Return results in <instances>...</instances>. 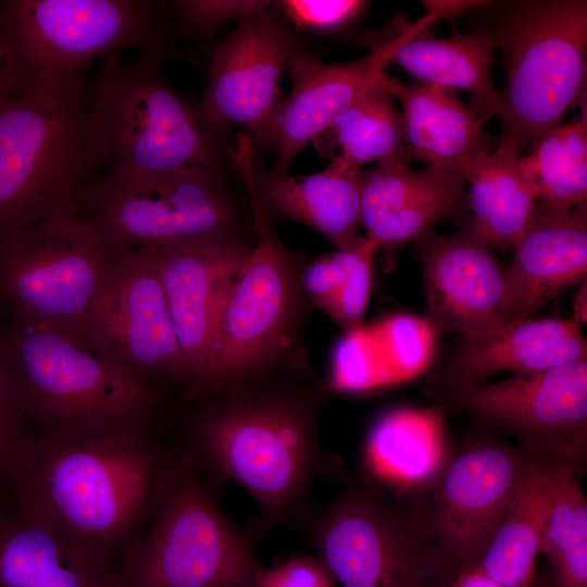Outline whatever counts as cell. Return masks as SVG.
<instances>
[{"mask_svg":"<svg viewBox=\"0 0 587 587\" xmlns=\"http://www.w3.org/2000/svg\"><path fill=\"white\" fill-rule=\"evenodd\" d=\"M530 180L537 202L554 210L567 211L587 199V110L580 117L555 126L520 157Z\"/></svg>","mask_w":587,"mask_h":587,"instance_id":"32","label":"cell"},{"mask_svg":"<svg viewBox=\"0 0 587 587\" xmlns=\"http://www.w3.org/2000/svg\"><path fill=\"white\" fill-rule=\"evenodd\" d=\"M1 587H126L116 560L18 514L0 521Z\"/></svg>","mask_w":587,"mask_h":587,"instance_id":"25","label":"cell"},{"mask_svg":"<svg viewBox=\"0 0 587 587\" xmlns=\"http://www.w3.org/2000/svg\"><path fill=\"white\" fill-rule=\"evenodd\" d=\"M533 460L516 446L475 439L452 452L436 482L405 503L458 569L476 563Z\"/></svg>","mask_w":587,"mask_h":587,"instance_id":"14","label":"cell"},{"mask_svg":"<svg viewBox=\"0 0 587 587\" xmlns=\"http://www.w3.org/2000/svg\"><path fill=\"white\" fill-rule=\"evenodd\" d=\"M377 251L374 242L362 237L357 245L330 254L338 271V284L322 310L346 333L362 328L373 284V259Z\"/></svg>","mask_w":587,"mask_h":587,"instance_id":"33","label":"cell"},{"mask_svg":"<svg viewBox=\"0 0 587 587\" xmlns=\"http://www.w3.org/2000/svg\"><path fill=\"white\" fill-rule=\"evenodd\" d=\"M224 173L186 166L116 179L102 174L78 189L75 205L116 252L240 237Z\"/></svg>","mask_w":587,"mask_h":587,"instance_id":"9","label":"cell"},{"mask_svg":"<svg viewBox=\"0 0 587 587\" xmlns=\"http://www.w3.org/2000/svg\"><path fill=\"white\" fill-rule=\"evenodd\" d=\"M248 191L257 241L218 314L207 392L239 389L286 348L298 310L300 276L276 237L253 183V160L235 163Z\"/></svg>","mask_w":587,"mask_h":587,"instance_id":"12","label":"cell"},{"mask_svg":"<svg viewBox=\"0 0 587 587\" xmlns=\"http://www.w3.org/2000/svg\"><path fill=\"white\" fill-rule=\"evenodd\" d=\"M390 382L371 332L346 333L336 346L330 385L337 390L358 391Z\"/></svg>","mask_w":587,"mask_h":587,"instance_id":"35","label":"cell"},{"mask_svg":"<svg viewBox=\"0 0 587 587\" xmlns=\"http://www.w3.org/2000/svg\"><path fill=\"white\" fill-rule=\"evenodd\" d=\"M1 587V586H0Z\"/></svg>","mask_w":587,"mask_h":587,"instance_id":"47","label":"cell"},{"mask_svg":"<svg viewBox=\"0 0 587 587\" xmlns=\"http://www.w3.org/2000/svg\"><path fill=\"white\" fill-rule=\"evenodd\" d=\"M383 89L400 101L405 147L426 167L462 175L465 159L496 149L497 138L454 90L416 80L405 85L390 76Z\"/></svg>","mask_w":587,"mask_h":587,"instance_id":"26","label":"cell"},{"mask_svg":"<svg viewBox=\"0 0 587 587\" xmlns=\"http://www.w3.org/2000/svg\"><path fill=\"white\" fill-rule=\"evenodd\" d=\"M519 154L495 149L465 159L460 171L470 184L472 214L463 229L488 247L512 250L535 210L534 187Z\"/></svg>","mask_w":587,"mask_h":587,"instance_id":"28","label":"cell"},{"mask_svg":"<svg viewBox=\"0 0 587 587\" xmlns=\"http://www.w3.org/2000/svg\"><path fill=\"white\" fill-rule=\"evenodd\" d=\"M439 408L467 413L516 439L535 460L584 473L587 462V359L489 383L435 387Z\"/></svg>","mask_w":587,"mask_h":587,"instance_id":"13","label":"cell"},{"mask_svg":"<svg viewBox=\"0 0 587 587\" xmlns=\"http://www.w3.org/2000/svg\"><path fill=\"white\" fill-rule=\"evenodd\" d=\"M118 254L67 203L0 239V298L14 317L78 340Z\"/></svg>","mask_w":587,"mask_h":587,"instance_id":"10","label":"cell"},{"mask_svg":"<svg viewBox=\"0 0 587 587\" xmlns=\"http://www.w3.org/2000/svg\"><path fill=\"white\" fill-rule=\"evenodd\" d=\"M265 0H176L166 7L184 32L198 39H208L225 23L240 20L267 9Z\"/></svg>","mask_w":587,"mask_h":587,"instance_id":"36","label":"cell"},{"mask_svg":"<svg viewBox=\"0 0 587 587\" xmlns=\"http://www.w3.org/2000/svg\"><path fill=\"white\" fill-rule=\"evenodd\" d=\"M504 265L510 326L529 319L551 299L579 285L587 270L586 202L554 211L539 202Z\"/></svg>","mask_w":587,"mask_h":587,"instance_id":"21","label":"cell"},{"mask_svg":"<svg viewBox=\"0 0 587 587\" xmlns=\"http://www.w3.org/2000/svg\"><path fill=\"white\" fill-rule=\"evenodd\" d=\"M300 284L312 301L323 309L338 284V271L332 255L322 257L309 264L300 276Z\"/></svg>","mask_w":587,"mask_h":587,"instance_id":"40","label":"cell"},{"mask_svg":"<svg viewBox=\"0 0 587 587\" xmlns=\"http://www.w3.org/2000/svg\"><path fill=\"white\" fill-rule=\"evenodd\" d=\"M23 89V79L16 65L8 58L0 65V109L14 93Z\"/></svg>","mask_w":587,"mask_h":587,"instance_id":"43","label":"cell"},{"mask_svg":"<svg viewBox=\"0 0 587 587\" xmlns=\"http://www.w3.org/2000/svg\"><path fill=\"white\" fill-rule=\"evenodd\" d=\"M437 18L426 13L415 22L396 21L392 36L376 42L364 57L345 63H324L308 49L288 66L291 89L273 118L270 147L273 171L287 173L297 155L355 99L383 88L386 67L397 47L408 37L428 29Z\"/></svg>","mask_w":587,"mask_h":587,"instance_id":"17","label":"cell"},{"mask_svg":"<svg viewBox=\"0 0 587 587\" xmlns=\"http://www.w3.org/2000/svg\"><path fill=\"white\" fill-rule=\"evenodd\" d=\"M107 164L92 78L61 92L14 93L0 109V239L74 202Z\"/></svg>","mask_w":587,"mask_h":587,"instance_id":"2","label":"cell"},{"mask_svg":"<svg viewBox=\"0 0 587 587\" xmlns=\"http://www.w3.org/2000/svg\"><path fill=\"white\" fill-rule=\"evenodd\" d=\"M198 469L177 453L149 528L118 559L126 587H253L262 565Z\"/></svg>","mask_w":587,"mask_h":587,"instance_id":"8","label":"cell"},{"mask_svg":"<svg viewBox=\"0 0 587 587\" xmlns=\"http://www.w3.org/2000/svg\"><path fill=\"white\" fill-rule=\"evenodd\" d=\"M408 161L391 158L362 174L360 224L389 262L403 246L433 230L441 220L460 215L467 204L463 175L413 170Z\"/></svg>","mask_w":587,"mask_h":587,"instance_id":"20","label":"cell"},{"mask_svg":"<svg viewBox=\"0 0 587 587\" xmlns=\"http://www.w3.org/2000/svg\"><path fill=\"white\" fill-rule=\"evenodd\" d=\"M159 58L110 53L92 78L107 148V174L122 179L186 166L224 173L227 136L212 129L197 104L170 84Z\"/></svg>","mask_w":587,"mask_h":587,"instance_id":"7","label":"cell"},{"mask_svg":"<svg viewBox=\"0 0 587 587\" xmlns=\"http://www.w3.org/2000/svg\"><path fill=\"white\" fill-rule=\"evenodd\" d=\"M551 463L533 460L500 521L479 567L502 587H530L547 505Z\"/></svg>","mask_w":587,"mask_h":587,"instance_id":"29","label":"cell"},{"mask_svg":"<svg viewBox=\"0 0 587 587\" xmlns=\"http://www.w3.org/2000/svg\"><path fill=\"white\" fill-rule=\"evenodd\" d=\"M177 452L145 436L22 439L9 469L18 514L118 562Z\"/></svg>","mask_w":587,"mask_h":587,"instance_id":"1","label":"cell"},{"mask_svg":"<svg viewBox=\"0 0 587 587\" xmlns=\"http://www.w3.org/2000/svg\"><path fill=\"white\" fill-rule=\"evenodd\" d=\"M271 8L238 20L215 46L208 84L197 103L215 132L227 136L232 126H241L257 153L271 149V127L283 99L282 73L308 49L292 26Z\"/></svg>","mask_w":587,"mask_h":587,"instance_id":"16","label":"cell"},{"mask_svg":"<svg viewBox=\"0 0 587 587\" xmlns=\"http://www.w3.org/2000/svg\"><path fill=\"white\" fill-rule=\"evenodd\" d=\"M185 361L189 397L207 394L215 324L251 246L241 237L150 248Z\"/></svg>","mask_w":587,"mask_h":587,"instance_id":"19","label":"cell"},{"mask_svg":"<svg viewBox=\"0 0 587 587\" xmlns=\"http://www.w3.org/2000/svg\"><path fill=\"white\" fill-rule=\"evenodd\" d=\"M78 341L141 379L170 378L187 392L188 371L150 248L117 255Z\"/></svg>","mask_w":587,"mask_h":587,"instance_id":"15","label":"cell"},{"mask_svg":"<svg viewBox=\"0 0 587 587\" xmlns=\"http://www.w3.org/2000/svg\"><path fill=\"white\" fill-rule=\"evenodd\" d=\"M312 143L330 162L341 161L355 168L397 157L411 159L401 112L383 88L367 91L341 110Z\"/></svg>","mask_w":587,"mask_h":587,"instance_id":"30","label":"cell"},{"mask_svg":"<svg viewBox=\"0 0 587 587\" xmlns=\"http://www.w3.org/2000/svg\"><path fill=\"white\" fill-rule=\"evenodd\" d=\"M580 359H587V342L571 319H526L487 337L462 339L434 383L442 388L504 372L525 376Z\"/></svg>","mask_w":587,"mask_h":587,"instance_id":"23","label":"cell"},{"mask_svg":"<svg viewBox=\"0 0 587 587\" xmlns=\"http://www.w3.org/2000/svg\"><path fill=\"white\" fill-rule=\"evenodd\" d=\"M451 454L441 408L389 409L365 436L360 478L409 502L436 482Z\"/></svg>","mask_w":587,"mask_h":587,"instance_id":"22","label":"cell"},{"mask_svg":"<svg viewBox=\"0 0 587 587\" xmlns=\"http://www.w3.org/2000/svg\"><path fill=\"white\" fill-rule=\"evenodd\" d=\"M167 7L151 0H8L0 22L8 58L23 89L61 92L87 67L118 50L168 61L178 58Z\"/></svg>","mask_w":587,"mask_h":587,"instance_id":"6","label":"cell"},{"mask_svg":"<svg viewBox=\"0 0 587 587\" xmlns=\"http://www.w3.org/2000/svg\"><path fill=\"white\" fill-rule=\"evenodd\" d=\"M579 472L551 464L540 552L555 587H587V500Z\"/></svg>","mask_w":587,"mask_h":587,"instance_id":"31","label":"cell"},{"mask_svg":"<svg viewBox=\"0 0 587 587\" xmlns=\"http://www.w3.org/2000/svg\"><path fill=\"white\" fill-rule=\"evenodd\" d=\"M425 285V316L436 336L478 339L511 323L508 283L492 250L466 230H429L415 241Z\"/></svg>","mask_w":587,"mask_h":587,"instance_id":"18","label":"cell"},{"mask_svg":"<svg viewBox=\"0 0 587 587\" xmlns=\"http://www.w3.org/2000/svg\"><path fill=\"white\" fill-rule=\"evenodd\" d=\"M311 537L344 587H444L459 570L408 503L362 478L320 513Z\"/></svg>","mask_w":587,"mask_h":587,"instance_id":"11","label":"cell"},{"mask_svg":"<svg viewBox=\"0 0 587 587\" xmlns=\"http://www.w3.org/2000/svg\"><path fill=\"white\" fill-rule=\"evenodd\" d=\"M444 587H502L476 563L460 567Z\"/></svg>","mask_w":587,"mask_h":587,"instance_id":"42","label":"cell"},{"mask_svg":"<svg viewBox=\"0 0 587 587\" xmlns=\"http://www.w3.org/2000/svg\"><path fill=\"white\" fill-rule=\"evenodd\" d=\"M488 1L480 0H427L423 1L428 14L434 15L437 21L440 18L452 21L463 13L476 11L485 7Z\"/></svg>","mask_w":587,"mask_h":587,"instance_id":"41","label":"cell"},{"mask_svg":"<svg viewBox=\"0 0 587 587\" xmlns=\"http://www.w3.org/2000/svg\"><path fill=\"white\" fill-rule=\"evenodd\" d=\"M8 59V49L3 38L1 22H0V65Z\"/></svg>","mask_w":587,"mask_h":587,"instance_id":"46","label":"cell"},{"mask_svg":"<svg viewBox=\"0 0 587 587\" xmlns=\"http://www.w3.org/2000/svg\"><path fill=\"white\" fill-rule=\"evenodd\" d=\"M335 582L319 557L299 555L274 567L261 566L253 587H334Z\"/></svg>","mask_w":587,"mask_h":587,"instance_id":"38","label":"cell"},{"mask_svg":"<svg viewBox=\"0 0 587 587\" xmlns=\"http://www.w3.org/2000/svg\"><path fill=\"white\" fill-rule=\"evenodd\" d=\"M2 339L17 407L39 433L145 436L155 404L147 380L57 328L13 316Z\"/></svg>","mask_w":587,"mask_h":587,"instance_id":"3","label":"cell"},{"mask_svg":"<svg viewBox=\"0 0 587 587\" xmlns=\"http://www.w3.org/2000/svg\"><path fill=\"white\" fill-rule=\"evenodd\" d=\"M21 416L8 371L3 339L0 337V471L10 466L22 440L17 436Z\"/></svg>","mask_w":587,"mask_h":587,"instance_id":"39","label":"cell"},{"mask_svg":"<svg viewBox=\"0 0 587 587\" xmlns=\"http://www.w3.org/2000/svg\"><path fill=\"white\" fill-rule=\"evenodd\" d=\"M504 59L496 149L521 155L586 101L587 1H488L479 9Z\"/></svg>","mask_w":587,"mask_h":587,"instance_id":"4","label":"cell"},{"mask_svg":"<svg viewBox=\"0 0 587 587\" xmlns=\"http://www.w3.org/2000/svg\"><path fill=\"white\" fill-rule=\"evenodd\" d=\"M361 0H282L273 7L290 25L317 34H333L349 27L365 11Z\"/></svg>","mask_w":587,"mask_h":587,"instance_id":"37","label":"cell"},{"mask_svg":"<svg viewBox=\"0 0 587 587\" xmlns=\"http://www.w3.org/2000/svg\"><path fill=\"white\" fill-rule=\"evenodd\" d=\"M530 587H555L551 574H537Z\"/></svg>","mask_w":587,"mask_h":587,"instance_id":"45","label":"cell"},{"mask_svg":"<svg viewBox=\"0 0 587 587\" xmlns=\"http://www.w3.org/2000/svg\"><path fill=\"white\" fill-rule=\"evenodd\" d=\"M362 174V168L333 161L317 173L289 175L264 168L257 155L253 183L270 215L308 225L338 250L362 238L357 232Z\"/></svg>","mask_w":587,"mask_h":587,"instance_id":"24","label":"cell"},{"mask_svg":"<svg viewBox=\"0 0 587 587\" xmlns=\"http://www.w3.org/2000/svg\"><path fill=\"white\" fill-rule=\"evenodd\" d=\"M371 333L390 382L423 372L434 353L436 335L424 319L411 314L392 315Z\"/></svg>","mask_w":587,"mask_h":587,"instance_id":"34","label":"cell"},{"mask_svg":"<svg viewBox=\"0 0 587 587\" xmlns=\"http://www.w3.org/2000/svg\"><path fill=\"white\" fill-rule=\"evenodd\" d=\"M426 30L405 38L391 61L416 82L470 92L471 109L484 123L498 114L500 91L491 76L497 49L492 35L478 27L472 33L435 38Z\"/></svg>","mask_w":587,"mask_h":587,"instance_id":"27","label":"cell"},{"mask_svg":"<svg viewBox=\"0 0 587 587\" xmlns=\"http://www.w3.org/2000/svg\"><path fill=\"white\" fill-rule=\"evenodd\" d=\"M214 479L242 487L265 525L291 517L317 469L311 407L278 395L236 394L203 413L186 451Z\"/></svg>","mask_w":587,"mask_h":587,"instance_id":"5","label":"cell"},{"mask_svg":"<svg viewBox=\"0 0 587 587\" xmlns=\"http://www.w3.org/2000/svg\"><path fill=\"white\" fill-rule=\"evenodd\" d=\"M573 316L571 320L579 327L587 321V283L586 278L579 284L577 294L573 300Z\"/></svg>","mask_w":587,"mask_h":587,"instance_id":"44","label":"cell"}]
</instances>
